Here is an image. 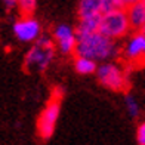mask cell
Segmentation results:
<instances>
[{
	"label": "cell",
	"mask_w": 145,
	"mask_h": 145,
	"mask_svg": "<svg viewBox=\"0 0 145 145\" xmlns=\"http://www.w3.org/2000/svg\"><path fill=\"white\" fill-rule=\"evenodd\" d=\"M96 68H98L96 61H93L90 58L76 56V59H74V70H76V72H78L82 76L93 74V72H96Z\"/></svg>",
	"instance_id": "12"
},
{
	"label": "cell",
	"mask_w": 145,
	"mask_h": 145,
	"mask_svg": "<svg viewBox=\"0 0 145 145\" xmlns=\"http://www.w3.org/2000/svg\"><path fill=\"white\" fill-rule=\"evenodd\" d=\"M78 18H90L99 16L104 14V2L102 0H80L77 6Z\"/></svg>",
	"instance_id": "10"
},
{
	"label": "cell",
	"mask_w": 145,
	"mask_h": 145,
	"mask_svg": "<svg viewBox=\"0 0 145 145\" xmlns=\"http://www.w3.org/2000/svg\"><path fill=\"white\" fill-rule=\"evenodd\" d=\"M102 2H104V14L120 10V9H126L124 0H102Z\"/></svg>",
	"instance_id": "14"
},
{
	"label": "cell",
	"mask_w": 145,
	"mask_h": 145,
	"mask_svg": "<svg viewBox=\"0 0 145 145\" xmlns=\"http://www.w3.org/2000/svg\"><path fill=\"white\" fill-rule=\"evenodd\" d=\"M54 40L56 43V49L64 55H70L76 52L77 46V36L76 30L68 24H58L54 28Z\"/></svg>",
	"instance_id": "7"
},
{
	"label": "cell",
	"mask_w": 145,
	"mask_h": 145,
	"mask_svg": "<svg viewBox=\"0 0 145 145\" xmlns=\"http://www.w3.org/2000/svg\"><path fill=\"white\" fill-rule=\"evenodd\" d=\"M3 6L8 10H12L14 8H18V0H3Z\"/></svg>",
	"instance_id": "17"
},
{
	"label": "cell",
	"mask_w": 145,
	"mask_h": 145,
	"mask_svg": "<svg viewBox=\"0 0 145 145\" xmlns=\"http://www.w3.org/2000/svg\"><path fill=\"white\" fill-rule=\"evenodd\" d=\"M59 111H61V96L56 95L50 98V101L48 102L37 120V133L42 139H49L54 135Z\"/></svg>",
	"instance_id": "5"
},
{
	"label": "cell",
	"mask_w": 145,
	"mask_h": 145,
	"mask_svg": "<svg viewBox=\"0 0 145 145\" xmlns=\"http://www.w3.org/2000/svg\"><path fill=\"white\" fill-rule=\"evenodd\" d=\"M136 141L139 145H145V121L141 123L136 129Z\"/></svg>",
	"instance_id": "16"
},
{
	"label": "cell",
	"mask_w": 145,
	"mask_h": 145,
	"mask_svg": "<svg viewBox=\"0 0 145 145\" xmlns=\"http://www.w3.org/2000/svg\"><path fill=\"white\" fill-rule=\"evenodd\" d=\"M130 28L133 31H142L145 28V2L138 0L136 3L129 5L126 8Z\"/></svg>",
	"instance_id": "9"
},
{
	"label": "cell",
	"mask_w": 145,
	"mask_h": 145,
	"mask_svg": "<svg viewBox=\"0 0 145 145\" xmlns=\"http://www.w3.org/2000/svg\"><path fill=\"white\" fill-rule=\"evenodd\" d=\"M123 54L130 62L145 61V33L144 31H136L133 36L127 39Z\"/></svg>",
	"instance_id": "8"
},
{
	"label": "cell",
	"mask_w": 145,
	"mask_h": 145,
	"mask_svg": "<svg viewBox=\"0 0 145 145\" xmlns=\"http://www.w3.org/2000/svg\"><path fill=\"white\" fill-rule=\"evenodd\" d=\"M12 31L16 40L21 43H34L42 36V25L31 15H24L21 19H16L14 22Z\"/></svg>",
	"instance_id": "6"
},
{
	"label": "cell",
	"mask_w": 145,
	"mask_h": 145,
	"mask_svg": "<svg viewBox=\"0 0 145 145\" xmlns=\"http://www.w3.org/2000/svg\"><path fill=\"white\" fill-rule=\"evenodd\" d=\"M96 78L104 88L114 92H123L127 86V78L124 71L114 62H102L96 68Z\"/></svg>",
	"instance_id": "4"
},
{
	"label": "cell",
	"mask_w": 145,
	"mask_h": 145,
	"mask_svg": "<svg viewBox=\"0 0 145 145\" xmlns=\"http://www.w3.org/2000/svg\"><path fill=\"white\" fill-rule=\"evenodd\" d=\"M56 43L49 36H40L28 49L24 58V67L27 71H44L54 61Z\"/></svg>",
	"instance_id": "2"
},
{
	"label": "cell",
	"mask_w": 145,
	"mask_h": 145,
	"mask_svg": "<svg viewBox=\"0 0 145 145\" xmlns=\"http://www.w3.org/2000/svg\"><path fill=\"white\" fill-rule=\"evenodd\" d=\"M142 31H144V33H145V28H144V30H142Z\"/></svg>",
	"instance_id": "19"
},
{
	"label": "cell",
	"mask_w": 145,
	"mask_h": 145,
	"mask_svg": "<svg viewBox=\"0 0 145 145\" xmlns=\"http://www.w3.org/2000/svg\"><path fill=\"white\" fill-rule=\"evenodd\" d=\"M124 104H126V110L130 117H138L139 116V104H138L136 98L133 95H126L124 96Z\"/></svg>",
	"instance_id": "13"
},
{
	"label": "cell",
	"mask_w": 145,
	"mask_h": 145,
	"mask_svg": "<svg viewBox=\"0 0 145 145\" xmlns=\"http://www.w3.org/2000/svg\"><path fill=\"white\" fill-rule=\"evenodd\" d=\"M136 2H138V0H124V3H126V8H127L129 5H133V3H136Z\"/></svg>",
	"instance_id": "18"
},
{
	"label": "cell",
	"mask_w": 145,
	"mask_h": 145,
	"mask_svg": "<svg viewBox=\"0 0 145 145\" xmlns=\"http://www.w3.org/2000/svg\"><path fill=\"white\" fill-rule=\"evenodd\" d=\"M144 2H145V0H144Z\"/></svg>",
	"instance_id": "20"
},
{
	"label": "cell",
	"mask_w": 145,
	"mask_h": 145,
	"mask_svg": "<svg viewBox=\"0 0 145 145\" xmlns=\"http://www.w3.org/2000/svg\"><path fill=\"white\" fill-rule=\"evenodd\" d=\"M101 16H90V18H80L77 27H76V36H88L98 33L101 28Z\"/></svg>",
	"instance_id": "11"
},
{
	"label": "cell",
	"mask_w": 145,
	"mask_h": 145,
	"mask_svg": "<svg viewBox=\"0 0 145 145\" xmlns=\"http://www.w3.org/2000/svg\"><path fill=\"white\" fill-rule=\"evenodd\" d=\"M37 0H18V9L22 15H31L36 9Z\"/></svg>",
	"instance_id": "15"
},
{
	"label": "cell",
	"mask_w": 145,
	"mask_h": 145,
	"mask_svg": "<svg viewBox=\"0 0 145 145\" xmlns=\"http://www.w3.org/2000/svg\"><path fill=\"white\" fill-rule=\"evenodd\" d=\"M132 28H130V24H129L126 9L102 14L99 31L104 36L113 39V40H117V39H121L124 36H127V33Z\"/></svg>",
	"instance_id": "3"
},
{
	"label": "cell",
	"mask_w": 145,
	"mask_h": 145,
	"mask_svg": "<svg viewBox=\"0 0 145 145\" xmlns=\"http://www.w3.org/2000/svg\"><path fill=\"white\" fill-rule=\"evenodd\" d=\"M76 56L90 58L96 62H105L118 56V46L116 40L104 36L101 31L88 36H77Z\"/></svg>",
	"instance_id": "1"
}]
</instances>
